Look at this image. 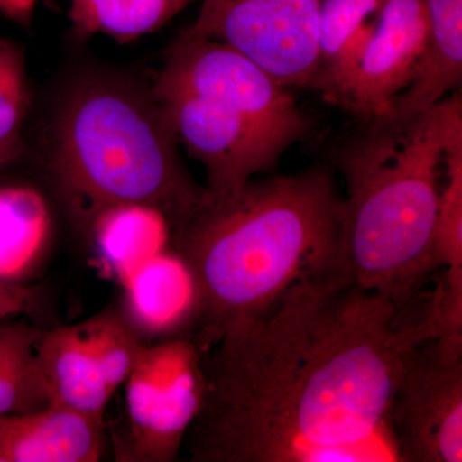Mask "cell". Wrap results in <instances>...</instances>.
I'll list each match as a JSON object with an SVG mask.
<instances>
[{
	"label": "cell",
	"instance_id": "cell-1",
	"mask_svg": "<svg viewBox=\"0 0 462 462\" xmlns=\"http://www.w3.org/2000/svg\"><path fill=\"white\" fill-rule=\"evenodd\" d=\"M412 305L319 270L202 352L193 462H401L391 406L421 343Z\"/></svg>",
	"mask_w": 462,
	"mask_h": 462
},
{
	"label": "cell",
	"instance_id": "cell-2",
	"mask_svg": "<svg viewBox=\"0 0 462 462\" xmlns=\"http://www.w3.org/2000/svg\"><path fill=\"white\" fill-rule=\"evenodd\" d=\"M343 221L345 199L333 167L322 163L252 179L231 199L206 193L171 242L199 282L202 314L193 339L200 351L309 273L340 267Z\"/></svg>",
	"mask_w": 462,
	"mask_h": 462
},
{
	"label": "cell",
	"instance_id": "cell-3",
	"mask_svg": "<svg viewBox=\"0 0 462 462\" xmlns=\"http://www.w3.org/2000/svg\"><path fill=\"white\" fill-rule=\"evenodd\" d=\"M355 120L333 153L346 185L340 267L404 309L433 273L440 197L462 156L461 90L425 111Z\"/></svg>",
	"mask_w": 462,
	"mask_h": 462
},
{
	"label": "cell",
	"instance_id": "cell-4",
	"mask_svg": "<svg viewBox=\"0 0 462 462\" xmlns=\"http://www.w3.org/2000/svg\"><path fill=\"white\" fill-rule=\"evenodd\" d=\"M47 165L76 226L108 207L145 203L179 226L206 194L188 171L152 88L112 72L75 81L51 117Z\"/></svg>",
	"mask_w": 462,
	"mask_h": 462
},
{
	"label": "cell",
	"instance_id": "cell-5",
	"mask_svg": "<svg viewBox=\"0 0 462 462\" xmlns=\"http://www.w3.org/2000/svg\"><path fill=\"white\" fill-rule=\"evenodd\" d=\"M124 385L127 428L117 460H179L205 397L202 351L196 340L173 337L147 343Z\"/></svg>",
	"mask_w": 462,
	"mask_h": 462
},
{
	"label": "cell",
	"instance_id": "cell-6",
	"mask_svg": "<svg viewBox=\"0 0 462 462\" xmlns=\"http://www.w3.org/2000/svg\"><path fill=\"white\" fill-rule=\"evenodd\" d=\"M151 88L156 96L190 94L214 100L291 145L311 130L291 89L223 42L180 33Z\"/></svg>",
	"mask_w": 462,
	"mask_h": 462
},
{
	"label": "cell",
	"instance_id": "cell-7",
	"mask_svg": "<svg viewBox=\"0 0 462 462\" xmlns=\"http://www.w3.org/2000/svg\"><path fill=\"white\" fill-rule=\"evenodd\" d=\"M147 345L120 310L44 330L38 365L51 406L74 410L105 424L106 410Z\"/></svg>",
	"mask_w": 462,
	"mask_h": 462
},
{
	"label": "cell",
	"instance_id": "cell-8",
	"mask_svg": "<svg viewBox=\"0 0 462 462\" xmlns=\"http://www.w3.org/2000/svg\"><path fill=\"white\" fill-rule=\"evenodd\" d=\"M391 425L401 462L462 461V337L424 340L407 354Z\"/></svg>",
	"mask_w": 462,
	"mask_h": 462
},
{
	"label": "cell",
	"instance_id": "cell-9",
	"mask_svg": "<svg viewBox=\"0 0 462 462\" xmlns=\"http://www.w3.org/2000/svg\"><path fill=\"white\" fill-rule=\"evenodd\" d=\"M321 0H202L181 35L223 42L289 88H311Z\"/></svg>",
	"mask_w": 462,
	"mask_h": 462
},
{
	"label": "cell",
	"instance_id": "cell-10",
	"mask_svg": "<svg viewBox=\"0 0 462 462\" xmlns=\"http://www.w3.org/2000/svg\"><path fill=\"white\" fill-rule=\"evenodd\" d=\"M180 147L206 171V193L236 196L260 173L272 172L291 143L226 106L190 96H156Z\"/></svg>",
	"mask_w": 462,
	"mask_h": 462
},
{
	"label": "cell",
	"instance_id": "cell-11",
	"mask_svg": "<svg viewBox=\"0 0 462 462\" xmlns=\"http://www.w3.org/2000/svg\"><path fill=\"white\" fill-rule=\"evenodd\" d=\"M428 36L422 0H387L339 107L354 117L391 112L392 102L420 69Z\"/></svg>",
	"mask_w": 462,
	"mask_h": 462
},
{
	"label": "cell",
	"instance_id": "cell-12",
	"mask_svg": "<svg viewBox=\"0 0 462 462\" xmlns=\"http://www.w3.org/2000/svg\"><path fill=\"white\" fill-rule=\"evenodd\" d=\"M121 287V314L145 343L187 337L196 329L202 314L199 282L172 248L139 267Z\"/></svg>",
	"mask_w": 462,
	"mask_h": 462
},
{
	"label": "cell",
	"instance_id": "cell-13",
	"mask_svg": "<svg viewBox=\"0 0 462 462\" xmlns=\"http://www.w3.org/2000/svg\"><path fill=\"white\" fill-rule=\"evenodd\" d=\"M105 424L65 407L0 416V462H97Z\"/></svg>",
	"mask_w": 462,
	"mask_h": 462
},
{
	"label": "cell",
	"instance_id": "cell-14",
	"mask_svg": "<svg viewBox=\"0 0 462 462\" xmlns=\"http://www.w3.org/2000/svg\"><path fill=\"white\" fill-rule=\"evenodd\" d=\"M387 0H321L316 69L310 89L339 107L378 26Z\"/></svg>",
	"mask_w": 462,
	"mask_h": 462
},
{
	"label": "cell",
	"instance_id": "cell-15",
	"mask_svg": "<svg viewBox=\"0 0 462 462\" xmlns=\"http://www.w3.org/2000/svg\"><path fill=\"white\" fill-rule=\"evenodd\" d=\"M88 236L99 269L123 284L143 264L171 248L172 225L157 207L121 203L100 212Z\"/></svg>",
	"mask_w": 462,
	"mask_h": 462
},
{
	"label": "cell",
	"instance_id": "cell-16",
	"mask_svg": "<svg viewBox=\"0 0 462 462\" xmlns=\"http://www.w3.org/2000/svg\"><path fill=\"white\" fill-rule=\"evenodd\" d=\"M428 20L427 51L412 83L392 102V112L415 114L461 88L462 0H422Z\"/></svg>",
	"mask_w": 462,
	"mask_h": 462
},
{
	"label": "cell",
	"instance_id": "cell-17",
	"mask_svg": "<svg viewBox=\"0 0 462 462\" xmlns=\"http://www.w3.org/2000/svg\"><path fill=\"white\" fill-rule=\"evenodd\" d=\"M51 234L50 206L41 191L0 187V282L25 284L44 261Z\"/></svg>",
	"mask_w": 462,
	"mask_h": 462
},
{
	"label": "cell",
	"instance_id": "cell-18",
	"mask_svg": "<svg viewBox=\"0 0 462 462\" xmlns=\"http://www.w3.org/2000/svg\"><path fill=\"white\" fill-rule=\"evenodd\" d=\"M191 0H69L72 35L87 41L97 35L129 44L162 29Z\"/></svg>",
	"mask_w": 462,
	"mask_h": 462
},
{
	"label": "cell",
	"instance_id": "cell-19",
	"mask_svg": "<svg viewBox=\"0 0 462 462\" xmlns=\"http://www.w3.org/2000/svg\"><path fill=\"white\" fill-rule=\"evenodd\" d=\"M42 333L25 321L0 322V416L50 404L36 356Z\"/></svg>",
	"mask_w": 462,
	"mask_h": 462
},
{
	"label": "cell",
	"instance_id": "cell-20",
	"mask_svg": "<svg viewBox=\"0 0 462 462\" xmlns=\"http://www.w3.org/2000/svg\"><path fill=\"white\" fill-rule=\"evenodd\" d=\"M32 93L21 45L0 36V173L23 151Z\"/></svg>",
	"mask_w": 462,
	"mask_h": 462
},
{
	"label": "cell",
	"instance_id": "cell-21",
	"mask_svg": "<svg viewBox=\"0 0 462 462\" xmlns=\"http://www.w3.org/2000/svg\"><path fill=\"white\" fill-rule=\"evenodd\" d=\"M430 267H462V156L456 158L440 197L430 243Z\"/></svg>",
	"mask_w": 462,
	"mask_h": 462
},
{
	"label": "cell",
	"instance_id": "cell-22",
	"mask_svg": "<svg viewBox=\"0 0 462 462\" xmlns=\"http://www.w3.org/2000/svg\"><path fill=\"white\" fill-rule=\"evenodd\" d=\"M35 300V289L21 282H0V322L26 314Z\"/></svg>",
	"mask_w": 462,
	"mask_h": 462
},
{
	"label": "cell",
	"instance_id": "cell-23",
	"mask_svg": "<svg viewBox=\"0 0 462 462\" xmlns=\"http://www.w3.org/2000/svg\"><path fill=\"white\" fill-rule=\"evenodd\" d=\"M38 0H0V12L23 26L32 23Z\"/></svg>",
	"mask_w": 462,
	"mask_h": 462
}]
</instances>
